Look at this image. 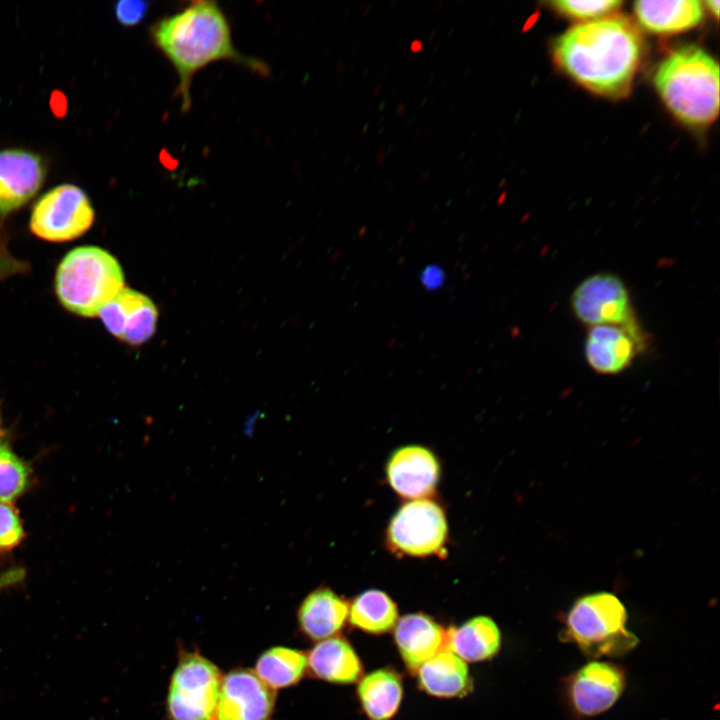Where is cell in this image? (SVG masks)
Here are the masks:
<instances>
[{
  "label": "cell",
  "mask_w": 720,
  "mask_h": 720,
  "mask_svg": "<svg viewBox=\"0 0 720 720\" xmlns=\"http://www.w3.org/2000/svg\"><path fill=\"white\" fill-rule=\"evenodd\" d=\"M643 54L637 28L621 16L579 23L553 44L557 65L586 89L623 97L631 89Z\"/></svg>",
  "instance_id": "6da1fadb"
},
{
  "label": "cell",
  "mask_w": 720,
  "mask_h": 720,
  "mask_svg": "<svg viewBox=\"0 0 720 720\" xmlns=\"http://www.w3.org/2000/svg\"><path fill=\"white\" fill-rule=\"evenodd\" d=\"M154 45L168 59L178 76L176 95L182 111L191 107L190 88L194 75L219 60L242 64L266 75L261 61L239 53L233 44L230 24L214 1H194L181 11L158 20L150 29Z\"/></svg>",
  "instance_id": "7a4b0ae2"
},
{
  "label": "cell",
  "mask_w": 720,
  "mask_h": 720,
  "mask_svg": "<svg viewBox=\"0 0 720 720\" xmlns=\"http://www.w3.org/2000/svg\"><path fill=\"white\" fill-rule=\"evenodd\" d=\"M656 90L672 114L692 127L711 124L719 112V66L703 48L671 51L654 74Z\"/></svg>",
  "instance_id": "3957f363"
},
{
  "label": "cell",
  "mask_w": 720,
  "mask_h": 720,
  "mask_svg": "<svg viewBox=\"0 0 720 720\" xmlns=\"http://www.w3.org/2000/svg\"><path fill=\"white\" fill-rule=\"evenodd\" d=\"M124 287L119 262L97 246L71 250L57 267V298L65 309L82 317L98 316Z\"/></svg>",
  "instance_id": "277c9868"
},
{
  "label": "cell",
  "mask_w": 720,
  "mask_h": 720,
  "mask_svg": "<svg viewBox=\"0 0 720 720\" xmlns=\"http://www.w3.org/2000/svg\"><path fill=\"white\" fill-rule=\"evenodd\" d=\"M627 611L617 596L597 592L577 599L565 616L562 639L592 658L618 657L631 651L638 638L626 627Z\"/></svg>",
  "instance_id": "5b68a950"
},
{
  "label": "cell",
  "mask_w": 720,
  "mask_h": 720,
  "mask_svg": "<svg viewBox=\"0 0 720 720\" xmlns=\"http://www.w3.org/2000/svg\"><path fill=\"white\" fill-rule=\"evenodd\" d=\"M222 675L197 650L181 649L167 694L168 720H217Z\"/></svg>",
  "instance_id": "8992f818"
},
{
  "label": "cell",
  "mask_w": 720,
  "mask_h": 720,
  "mask_svg": "<svg viewBox=\"0 0 720 720\" xmlns=\"http://www.w3.org/2000/svg\"><path fill=\"white\" fill-rule=\"evenodd\" d=\"M94 218V208L86 192L66 183L53 187L35 202L29 227L43 240L66 242L88 231Z\"/></svg>",
  "instance_id": "52a82bcc"
},
{
  "label": "cell",
  "mask_w": 720,
  "mask_h": 720,
  "mask_svg": "<svg viewBox=\"0 0 720 720\" xmlns=\"http://www.w3.org/2000/svg\"><path fill=\"white\" fill-rule=\"evenodd\" d=\"M447 534L443 509L430 499H417L401 506L392 517L387 543L392 552L399 555L441 556Z\"/></svg>",
  "instance_id": "ba28073f"
},
{
  "label": "cell",
  "mask_w": 720,
  "mask_h": 720,
  "mask_svg": "<svg viewBox=\"0 0 720 720\" xmlns=\"http://www.w3.org/2000/svg\"><path fill=\"white\" fill-rule=\"evenodd\" d=\"M570 305L575 317L588 327H626L639 322L628 288L619 276L610 272H598L583 279L574 289Z\"/></svg>",
  "instance_id": "9c48e42d"
},
{
  "label": "cell",
  "mask_w": 720,
  "mask_h": 720,
  "mask_svg": "<svg viewBox=\"0 0 720 720\" xmlns=\"http://www.w3.org/2000/svg\"><path fill=\"white\" fill-rule=\"evenodd\" d=\"M626 686L624 668L610 661H591L565 680L564 692L570 708L582 717L609 710Z\"/></svg>",
  "instance_id": "30bf717a"
},
{
  "label": "cell",
  "mask_w": 720,
  "mask_h": 720,
  "mask_svg": "<svg viewBox=\"0 0 720 720\" xmlns=\"http://www.w3.org/2000/svg\"><path fill=\"white\" fill-rule=\"evenodd\" d=\"M647 347L648 335L641 325L633 328L597 325L587 331L584 355L590 368L598 374L615 375L629 368Z\"/></svg>",
  "instance_id": "8fae6325"
},
{
  "label": "cell",
  "mask_w": 720,
  "mask_h": 720,
  "mask_svg": "<svg viewBox=\"0 0 720 720\" xmlns=\"http://www.w3.org/2000/svg\"><path fill=\"white\" fill-rule=\"evenodd\" d=\"M276 692L257 674L247 668H237L222 677L217 720H271Z\"/></svg>",
  "instance_id": "7c38bea8"
},
{
  "label": "cell",
  "mask_w": 720,
  "mask_h": 720,
  "mask_svg": "<svg viewBox=\"0 0 720 720\" xmlns=\"http://www.w3.org/2000/svg\"><path fill=\"white\" fill-rule=\"evenodd\" d=\"M46 164L41 155L20 148L0 151V217L5 216L33 198L46 177Z\"/></svg>",
  "instance_id": "4fadbf2b"
},
{
  "label": "cell",
  "mask_w": 720,
  "mask_h": 720,
  "mask_svg": "<svg viewBox=\"0 0 720 720\" xmlns=\"http://www.w3.org/2000/svg\"><path fill=\"white\" fill-rule=\"evenodd\" d=\"M98 316L113 336L130 345H140L153 336L158 310L146 295L124 287Z\"/></svg>",
  "instance_id": "5bb4252c"
},
{
  "label": "cell",
  "mask_w": 720,
  "mask_h": 720,
  "mask_svg": "<svg viewBox=\"0 0 720 720\" xmlns=\"http://www.w3.org/2000/svg\"><path fill=\"white\" fill-rule=\"evenodd\" d=\"M386 473L390 486L397 494L417 500L434 492L440 467L432 451L423 446L408 445L392 453Z\"/></svg>",
  "instance_id": "9a60e30c"
},
{
  "label": "cell",
  "mask_w": 720,
  "mask_h": 720,
  "mask_svg": "<svg viewBox=\"0 0 720 720\" xmlns=\"http://www.w3.org/2000/svg\"><path fill=\"white\" fill-rule=\"evenodd\" d=\"M447 632L430 616L413 613L402 616L394 626V640L410 671L417 669L446 649Z\"/></svg>",
  "instance_id": "2e32d148"
},
{
  "label": "cell",
  "mask_w": 720,
  "mask_h": 720,
  "mask_svg": "<svg viewBox=\"0 0 720 720\" xmlns=\"http://www.w3.org/2000/svg\"><path fill=\"white\" fill-rule=\"evenodd\" d=\"M349 604L333 590L320 587L308 594L299 606L297 622L307 638L321 641L341 631L348 618Z\"/></svg>",
  "instance_id": "e0dca14e"
},
{
  "label": "cell",
  "mask_w": 720,
  "mask_h": 720,
  "mask_svg": "<svg viewBox=\"0 0 720 720\" xmlns=\"http://www.w3.org/2000/svg\"><path fill=\"white\" fill-rule=\"evenodd\" d=\"M307 670L317 679L335 684H351L363 673L362 663L351 644L341 637L319 641L306 654Z\"/></svg>",
  "instance_id": "ac0fdd59"
},
{
  "label": "cell",
  "mask_w": 720,
  "mask_h": 720,
  "mask_svg": "<svg viewBox=\"0 0 720 720\" xmlns=\"http://www.w3.org/2000/svg\"><path fill=\"white\" fill-rule=\"evenodd\" d=\"M634 14L639 24L652 33L675 34L697 26L703 19L704 6L698 0L636 1Z\"/></svg>",
  "instance_id": "d6986e66"
},
{
  "label": "cell",
  "mask_w": 720,
  "mask_h": 720,
  "mask_svg": "<svg viewBox=\"0 0 720 720\" xmlns=\"http://www.w3.org/2000/svg\"><path fill=\"white\" fill-rule=\"evenodd\" d=\"M416 672L420 688L432 696L459 697L471 688L466 662L448 649L440 651Z\"/></svg>",
  "instance_id": "ffe728a7"
},
{
  "label": "cell",
  "mask_w": 720,
  "mask_h": 720,
  "mask_svg": "<svg viewBox=\"0 0 720 720\" xmlns=\"http://www.w3.org/2000/svg\"><path fill=\"white\" fill-rule=\"evenodd\" d=\"M501 647V632L488 616L469 619L459 627L447 631L446 649L468 662L494 657Z\"/></svg>",
  "instance_id": "44dd1931"
},
{
  "label": "cell",
  "mask_w": 720,
  "mask_h": 720,
  "mask_svg": "<svg viewBox=\"0 0 720 720\" xmlns=\"http://www.w3.org/2000/svg\"><path fill=\"white\" fill-rule=\"evenodd\" d=\"M357 693L369 720H390L402 701V679L391 668L377 669L361 678Z\"/></svg>",
  "instance_id": "7402d4cb"
},
{
  "label": "cell",
  "mask_w": 720,
  "mask_h": 720,
  "mask_svg": "<svg viewBox=\"0 0 720 720\" xmlns=\"http://www.w3.org/2000/svg\"><path fill=\"white\" fill-rule=\"evenodd\" d=\"M307 670L306 654L300 650L275 646L257 659L255 673L271 689H283L298 683Z\"/></svg>",
  "instance_id": "603a6c76"
},
{
  "label": "cell",
  "mask_w": 720,
  "mask_h": 720,
  "mask_svg": "<svg viewBox=\"0 0 720 720\" xmlns=\"http://www.w3.org/2000/svg\"><path fill=\"white\" fill-rule=\"evenodd\" d=\"M348 619L351 625L364 632L382 634L394 628L398 609L388 594L370 589L354 598L349 605Z\"/></svg>",
  "instance_id": "cb8c5ba5"
},
{
  "label": "cell",
  "mask_w": 720,
  "mask_h": 720,
  "mask_svg": "<svg viewBox=\"0 0 720 720\" xmlns=\"http://www.w3.org/2000/svg\"><path fill=\"white\" fill-rule=\"evenodd\" d=\"M30 469L4 441H0V502L11 503L27 488Z\"/></svg>",
  "instance_id": "d4e9b609"
},
{
  "label": "cell",
  "mask_w": 720,
  "mask_h": 720,
  "mask_svg": "<svg viewBox=\"0 0 720 720\" xmlns=\"http://www.w3.org/2000/svg\"><path fill=\"white\" fill-rule=\"evenodd\" d=\"M623 4L619 0H557L549 5L559 14L570 19L589 22L607 17Z\"/></svg>",
  "instance_id": "484cf974"
},
{
  "label": "cell",
  "mask_w": 720,
  "mask_h": 720,
  "mask_svg": "<svg viewBox=\"0 0 720 720\" xmlns=\"http://www.w3.org/2000/svg\"><path fill=\"white\" fill-rule=\"evenodd\" d=\"M24 538L21 519L11 503L0 502V552L16 547Z\"/></svg>",
  "instance_id": "4316f807"
},
{
  "label": "cell",
  "mask_w": 720,
  "mask_h": 720,
  "mask_svg": "<svg viewBox=\"0 0 720 720\" xmlns=\"http://www.w3.org/2000/svg\"><path fill=\"white\" fill-rule=\"evenodd\" d=\"M150 2L140 0H121L114 4L113 12L116 20L125 27L140 24L147 16Z\"/></svg>",
  "instance_id": "83f0119b"
},
{
  "label": "cell",
  "mask_w": 720,
  "mask_h": 720,
  "mask_svg": "<svg viewBox=\"0 0 720 720\" xmlns=\"http://www.w3.org/2000/svg\"><path fill=\"white\" fill-rule=\"evenodd\" d=\"M445 278V272L436 264L426 266L420 274L423 287L430 291L441 288L445 283Z\"/></svg>",
  "instance_id": "f1b7e54d"
},
{
  "label": "cell",
  "mask_w": 720,
  "mask_h": 720,
  "mask_svg": "<svg viewBox=\"0 0 720 720\" xmlns=\"http://www.w3.org/2000/svg\"><path fill=\"white\" fill-rule=\"evenodd\" d=\"M26 264L11 255L8 250L0 245V277H8L18 272H23Z\"/></svg>",
  "instance_id": "f546056e"
},
{
  "label": "cell",
  "mask_w": 720,
  "mask_h": 720,
  "mask_svg": "<svg viewBox=\"0 0 720 720\" xmlns=\"http://www.w3.org/2000/svg\"><path fill=\"white\" fill-rule=\"evenodd\" d=\"M25 572L21 568H12L0 573V590L11 587L21 582Z\"/></svg>",
  "instance_id": "4dcf8cb0"
},
{
  "label": "cell",
  "mask_w": 720,
  "mask_h": 720,
  "mask_svg": "<svg viewBox=\"0 0 720 720\" xmlns=\"http://www.w3.org/2000/svg\"><path fill=\"white\" fill-rule=\"evenodd\" d=\"M702 3L704 8H707L716 18H718L720 8V2L718 0H708Z\"/></svg>",
  "instance_id": "1f68e13d"
},
{
  "label": "cell",
  "mask_w": 720,
  "mask_h": 720,
  "mask_svg": "<svg viewBox=\"0 0 720 720\" xmlns=\"http://www.w3.org/2000/svg\"><path fill=\"white\" fill-rule=\"evenodd\" d=\"M409 50L413 54H418L424 50V44L420 39H414L409 44Z\"/></svg>",
  "instance_id": "d6a6232c"
},
{
  "label": "cell",
  "mask_w": 720,
  "mask_h": 720,
  "mask_svg": "<svg viewBox=\"0 0 720 720\" xmlns=\"http://www.w3.org/2000/svg\"><path fill=\"white\" fill-rule=\"evenodd\" d=\"M376 162L378 166H381L385 161V148L381 146L376 153Z\"/></svg>",
  "instance_id": "836d02e7"
},
{
  "label": "cell",
  "mask_w": 720,
  "mask_h": 720,
  "mask_svg": "<svg viewBox=\"0 0 720 720\" xmlns=\"http://www.w3.org/2000/svg\"><path fill=\"white\" fill-rule=\"evenodd\" d=\"M405 110H406V105H405L403 102L399 103V104L396 106V114H397L398 116L403 115L404 112H405Z\"/></svg>",
  "instance_id": "e575fe53"
},
{
  "label": "cell",
  "mask_w": 720,
  "mask_h": 720,
  "mask_svg": "<svg viewBox=\"0 0 720 720\" xmlns=\"http://www.w3.org/2000/svg\"><path fill=\"white\" fill-rule=\"evenodd\" d=\"M430 177H431V171H430V170H425V171L421 174L420 180H421V182H426V181H428V180L430 179Z\"/></svg>",
  "instance_id": "d590c367"
},
{
  "label": "cell",
  "mask_w": 720,
  "mask_h": 720,
  "mask_svg": "<svg viewBox=\"0 0 720 720\" xmlns=\"http://www.w3.org/2000/svg\"><path fill=\"white\" fill-rule=\"evenodd\" d=\"M371 7H372L371 5H367V6L364 8V10H363V12H362V16H363V17H366V16L370 13Z\"/></svg>",
  "instance_id": "8d00e7d4"
},
{
  "label": "cell",
  "mask_w": 720,
  "mask_h": 720,
  "mask_svg": "<svg viewBox=\"0 0 720 720\" xmlns=\"http://www.w3.org/2000/svg\"><path fill=\"white\" fill-rule=\"evenodd\" d=\"M381 87H382V85H381V84H378V85L375 87L372 95H373V96H377V95L379 94L380 90H381Z\"/></svg>",
  "instance_id": "74e56055"
},
{
  "label": "cell",
  "mask_w": 720,
  "mask_h": 720,
  "mask_svg": "<svg viewBox=\"0 0 720 720\" xmlns=\"http://www.w3.org/2000/svg\"><path fill=\"white\" fill-rule=\"evenodd\" d=\"M435 35H436V32H435V31H432L431 34H430L429 37H428V41L431 42L432 39L435 37Z\"/></svg>",
  "instance_id": "f35d334b"
},
{
  "label": "cell",
  "mask_w": 720,
  "mask_h": 720,
  "mask_svg": "<svg viewBox=\"0 0 720 720\" xmlns=\"http://www.w3.org/2000/svg\"><path fill=\"white\" fill-rule=\"evenodd\" d=\"M3 435V429H2V421H1V413H0V437Z\"/></svg>",
  "instance_id": "ab89813d"
},
{
  "label": "cell",
  "mask_w": 720,
  "mask_h": 720,
  "mask_svg": "<svg viewBox=\"0 0 720 720\" xmlns=\"http://www.w3.org/2000/svg\"><path fill=\"white\" fill-rule=\"evenodd\" d=\"M440 45H441L440 42H438V43L436 44L435 49H434V52H436V51L438 50V47H439Z\"/></svg>",
  "instance_id": "60d3db41"
}]
</instances>
